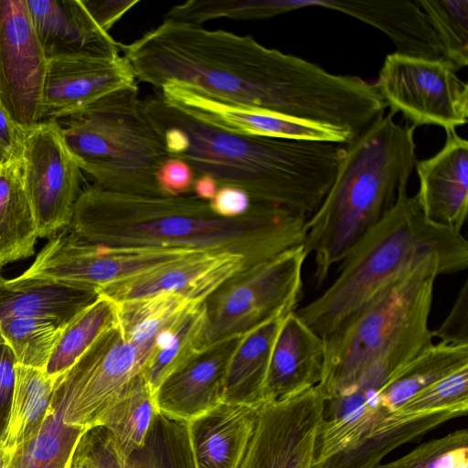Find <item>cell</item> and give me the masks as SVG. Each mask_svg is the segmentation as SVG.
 <instances>
[{"instance_id":"cell-1","label":"cell","mask_w":468,"mask_h":468,"mask_svg":"<svg viewBox=\"0 0 468 468\" xmlns=\"http://www.w3.org/2000/svg\"><path fill=\"white\" fill-rule=\"evenodd\" d=\"M122 56L136 80L159 90L184 85L210 99L280 113L354 135L367 124L372 86L330 73L300 57L267 48L250 36L164 19Z\"/></svg>"},{"instance_id":"cell-2","label":"cell","mask_w":468,"mask_h":468,"mask_svg":"<svg viewBox=\"0 0 468 468\" xmlns=\"http://www.w3.org/2000/svg\"><path fill=\"white\" fill-rule=\"evenodd\" d=\"M306 221L267 204L253 202L245 215L228 218L192 193L132 195L92 186L81 191L67 229L111 246L235 252L251 266L303 245Z\"/></svg>"},{"instance_id":"cell-3","label":"cell","mask_w":468,"mask_h":468,"mask_svg":"<svg viewBox=\"0 0 468 468\" xmlns=\"http://www.w3.org/2000/svg\"><path fill=\"white\" fill-rule=\"evenodd\" d=\"M141 109L170 157L187 162L197 176L246 192L254 203L307 218L335 177L345 144L237 134L206 123L170 105L160 94L141 100Z\"/></svg>"},{"instance_id":"cell-4","label":"cell","mask_w":468,"mask_h":468,"mask_svg":"<svg viewBox=\"0 0 468 468\" xmlns=\"http://www.w3.org/2000/svg\"><path fill=\"white\" fill-rule=\"evenodd\" d=\"M395 114L379 116L345 144L334 182L307 218L303 248L314 257L317 286L407 189L417 161L416 127L397 123Z\"/></svg>"},{"instance_id":"cell-5","label":"cell","mask_w":468,"mask_h":468,"mask_svg":"<svg viewBox=\"0 0 468 468\" xmlns=\"http://www.w3.org/2000/svg\"><path fill=\"white\" fill-rule=\"evenodd\" d=\"M434 254L447 274L468 267V241L462 233L430 221L416 197L403 190L392 209L344 258L331 285L295 313L326 337L389 282Z\"/></svg>"},{"instance_id":"cell-6","label":"cell","mask_w":468,"mask_h":468,"mask_svg":"<svg viewBox=\"0 0 468 468\" xmlns=\"http://www.w3.org/2000/svg\"><path fill=\"white\" fill-rule=\"evenodd\" d=\"M441 274L447 272L440 257L425 258L324 337L323 373L317 386L324 399L351 392L378 360L418 355L433 344L429 316L435 280Z\"/></svg>"},{"instance_id":"cell-7","label":"cell","mask_w":468,"mask_h":468,"mask_svg":"<svg viewBox=\"0 0 468 468\" xmlns=\"http://www.w3.org/2000/svg\"><path fill=\"white\" fill-rule=\"evenodd\" d=\"M137 84L101 98L61 129L68 150L95 186L132 195H162L155 175L169 157L144 115Z\"/></svg>"},{"instance_id":"cell-8","label":"cell","mask_w":468,"mask_h":468,"mask_svg":"<svg viewBox=\"0 0 468 468\" xmlns=\"http://www.w3.org/2000/svg\"><path fill=\"white\" fill-rule=\"evenodd\" d=\"M303 245L244 268L204 301L206 325L200 350L241 337L294 312L303 295Z\"/></svg>"},{"instance_id":"cell-9","label":"cell","mask_w":468,"mask_h":468,"mask_svg":"<svg viewBox=\"0 0 468 468\" xmlns=\"http://www.w3.org/2000/svg\"><path fill=\"white\" fill-rule=\"evenodd\" d=\"M196 250L93 243L65 229L50 237L30 267L16 279L52 282L97 292L106 284Z\"/></svg>"},{"instance_id":"cell-10","label":"cell","mask_w":468,"mask_h":468,"mask_svg":"<svg viewBox=\"0 0 468 468\" xmlns=\"http://www.w3.org/2000/svg\"><path fill=\"white\" fill-rule=\"evenodd\" d=\"M456 72L445 58L394 52L386 56L374 85L387 107L415 127L456 130L468 121V85Z\"/></svg>"},{"instance_id":"cell-11","label":"cell","mask_w":468,"mask_h":468,"mask_svg":"<svg viewBox=\"0 0 468 468\" xmlns=\"http://www.w3.org/2000/svg\"><path fill=\"white\" fill-rule=\"evenodd\" d=\"M118 327L101 334L56 384L52 406L66 424L90 430L145 365Z\"/></svg>"},{"instance_id":"cell-12","label":"cell","mask_w":468,"mask_h":468,"mask_svg":"<svg viewBox=\"0 0 468 468\" xmlns=\"http://www.w3.org/2000/svg\"><path fill=\"white\" fill-rule=\"evenodd\" d=\"M61 129L56 120H47L26 131L22 173L38 238L69 227L81 193V169L65 145Z\"/></svg>"},{"instance_id":"cell-13","label":"cell","mask_w":468,"mask_h":468,"mask_svg":"<svg viewBox=\"0 0 468 468\" xmlns=\"http://www.w3.org/2000/svg\"><path fill=\"white\" fill-rule=\"evenodd\" d=\"M324 403L314 386L261 405L239 468H313Z\"/></svg>"},{"instance_id":"cell-14","label":"cell","mask_w":468,"mask_h":468,"mask_svg":"<svg viewBox=\"0 0 468 468\" xmlns=\"http://www.w3.org/2000/svg\"><path fill=\"white\" fill-rule=\"evenodd\" d=\"M47 62L26 0H0V102L25 131L41 122Z\"/></svg>"},{"instance_id":"cell-15","label":"cell","mask_w":468,"mask_h":468,"mask_svg":"<svg viewBox=\"0 0 468 468\" xmlns=\"http://www.w3.org/2000/svg\"><path fill=\"white\" fill-rule=\"evenodd\" d=\"M159 94L165 101L196 119L237 134L343 144L353 140L340 130L261 109L221 102L178 83L164 85Z\"/></svg>"},{"instance_id":"cell-16","label":"cell","mask_w":468,"mask_h":468,"mask_svg":"<svg viewBox=\"0 0 468 468\" xmlns=\"http://www.w3.org/2000/svg\"><path fill=\"white\" fill-rule=\"evenodd\" d=\"M246 258L223 250H196L174 261L111 282L96 292L122 303L159 292L205 301L225 281L249 267Z\"/></svg>"},{"instance_id":"cell-17","label":"cell","mask_w":468,"mask_h":468,"mask_svg":"<svg viewBox=\"0 0 468 468\" xmlns=\"http://www.w3.org/2000/svg\"><path fill=\"white\" fill-rule=\"evenodd\" d=\"M137 84L123 56H67L48 59L41 122L73 117L101 98Z\"/></svg>"},{"instance_id":"cell-18","label":"cell","mask_w":468,"mask_h":468,"mask_svg":"<svg viewBox=\"0 0 468 468\" xmlns=\"http://www.w3.org/2000/svg\"><path fill=\"white\" fill-rule=\"evenodd\" d=\"M241 337L200 350L169 376L154 395L157 412L189 422L224 402L229 363Z\"/></svg>"},{"instance_id":"cell-19","label":"cell","mask_w":468,"mask_h":468,"mask_svg":"<svg viewBox=\"0 0 468 468\" xmlns=\"http://www.w3.org/2000/svg\"><path fill=\"white\" fill-rule=\"evenodd\" d=\"M420 188L415 195L430 221L460 232L468 211V142L455 129L446 130L443 147L416 161Z\"/></svg>"},{"instance_id":"cell-20","label":"cell","mask_w":468,"mask_h":468,"mask_svg":"<svg viewBox=\"0 0 468 468\" xmlns=\"http://www.w3.org/2000/svg\"><path fill=\"white\" fill-rule=\"evenodd\" d=\"M99 468H196L187 422L156 413L144 445L123 455L103 427L88 430L77 449Z\"/></svg>"},{"instance_id":"cell-21","label":"cell","mask_w":468,"mask_h":468,"mask_svg":"<svg viewBox=\"0 0 468 468\" xmlns=\"http://www.w3.org/2000/svg\"><path fill=\"white\" fill-rule=\"evenodd\" d=\"M26 2L47 60L67 56H121L123 45L96 26L80 0Z\"/></svg>"},{"instance_id":"cell-22","label":"cell","mask_w":468,"mask_h":468,"mask_svg":"<svg viewBox=\"0 0 468 468\" xmlns=\"http://www.w3.org/2000/svg\"><path fill=\"white\" fill-rule=\"evenodd\" d=\"M301 6H321L365 22L386 34L395 44L397 53L444 58L439 39L416 0H304Z\"/></svg>"},{"instance_id":"cell-23","label":"cell","mask_w":468,"mask_h":468,"mask_svg":"<svg viewBox=\"0 0 468 468\" xmlns=\"http://www.w3.org/2000/svg\"><path fill=\"white\" fill-rule=\"evenodd\" d=\"M324 357V338L294 312L288 314L276 336L265 384L264 403L317 386Z\"/></svg>"},{"instance_id":"cell-24","label":"cell","mask_w":468,"mask_h":468,"mask_svg":"<svg viewBox=\"0 0 468 468\" xmlns=\"http://www.w3.org/2000/svg\"><path fill=\"white\" fill-rule=\"evenodd\" d=\"M259 408L222 402L187 422L196 468H239Z\"/></svg>"},{"instance_id":"cell-25","label":"cell","mask_w":468,"mask_h":468,"mask_svg":"<svg viewBox=\"0 0 468 468\" xmlns=\"http://www.w3.org/2000/svg\"><path fill=\"white\" fill-rule=\"evenodd\" d=\"M460 416L463 415L455 410L411 416L392 413L356 443L313 468H374L396 448Z\"/></svg>"},{"instance_id":"cell-26","label":"cell","mask_w":468,"mask_h":468,"mask_svg":"<svg viewBox=\"0 0 468 468\" xmlns=\"http://www.w3.org/2000/svg\"><path fill=\"white\" fill-rule=\"evenodd\" d=\"M285 316L272 319L243 335L229 363L224 402L260 408L273 345Z\"/></svg>"},{"instance_id":"cell-27","label":"cell","mask_w":468,"mask_h":468,"mask_svg":"<svg viewBox=\"0 0 468 468\" xmlns=\"http://www.w3.org/2000/svg\"><path fill=\"white\" fill-rule=\"evenodd\" d=\"M7 293L0 298V320L40 317L65 325L98 297L93 291L45 281L15 278L7 280Z\"/></svg>"},{"instance_id":"cell-28","label":"cell","mask_w":468,"mask_h":468,"mask_svg":"<svg viewBox=\"0 0 468 468\" xmlns=\"http://www.w3.org/2000/svg\"><path fill=\"white\" fill-rule=\"evenodd\" d=\"M37 229L21 161L0 165V268L34 254Z\"/></svg>"},{"instance_id":"cell-29","label":"cell","mask_w":468,"mask_h":468,"mask_svg":"<svg viewBox=\"0 0 468 468\" xmlns=\"http://www.w3.org/2000/svg\"><path fill=\"white\" fill-rule=\"evenodd\" d=\"M202 302L175 292H159L115 303L118 327L122 337L133 344L147 362L159 335Z\"/></svg>"},{"instance_id":"cell-30","label":"cell","mask_w":468,"mask_h":468,"mask_svg":"<svg viewBox=\"0 0 468 468\" xmlns=\"http://www.w3.org/2000/svg\"><path fill=\"white\" fill-rule=\"evenodd\" d=\"M58 378L42 369L15 365L8 420L0 446L15 452L37 432L51 407Z\"/></svg>"},{"instance_id":"cell-31","label":"cell","mask_w":468,"mask_h":468,"mask_svg":"<svg viewBox=\"0 0 468 468\" xmlns=\"http://www.w3.org/2000/svg\"><path fill=\"white\" fill-rule=\"evenodd\" d=\"M466 365L468 346L433 343L378 392V406L394 413L416 393Z\"/></svg>"},{"instance_id":"cell-32","label":"cell","mask_w":468,"mask_h":468,"mask_svg":"<svg viewBox=\"0 0 468 468\" xmlns=\"http://www.w3.org/2000/svg\"><path fill=\"white\" fill-rule=\"evenodd\" d=\"M156 413L154 395L141 373L100 416L95 427L105 428L117 449L128 455L144 445Z\"/></svg>"},{"instance_id":"cell-33","label":"cell","mask_w":468,"mask_h":468,"mask_svg":"<svg viewBox=\"0 0 468 468\" xmlns=\"http://www.w3.org/2000/svg\"><path fill=\"white\" fill-rule=\"evenodd\" d=\"M205 325L206 311L202 302L159 335L142 370L153 395L169 376L200 351Z\"/></svg>"},{"instance_id":"cell-34","label":"cell","mask_w":468,"mask_h":468,"mask_svg":"<svg viewBox=\"0 0 468 468\" xmlns=\"http://www.w3.org/2000/svg\"><path fill=\"white\" fill-rule=\"evenodd\" d=\"M116 324V303L98 295L63 326L45 371L56 378L63 375L101 334Z\"/></svg>"},{"instance_id":"cell-35","label":"cell","mask_w":468,"mask_h":468,"mask_svg":"<svg viewBox=\"0 0 468 468\" xmlns=\"http://www.w3.org/2000/svg\"><path fill=\"white\" fill-rule=\"evenodd\" d=\"M86 431L66 424L51 404L37 432L14 452L10 468H69Z\"/></svg>"},{"instance_id":"cell-36","label":"cell","mask_w":468,"mask_h":468,"mask_svg":"<svg viewBox=\"0 0 468 468\" xmlns=\"http://www.w3.org/2000/svg\"><path fill=\"white\" fill-rule=\"evenodd\" d=\"M63 326L48 318L7 317L0 320V338L16 364L45 370Z\"/></svg>"},{"instance_id":"cell-37","label":"cell","mask_w":468,"mask_h":468,"mask_svg":"<svg viewBox=\"0 0 468 468\" xmlns=\"http://www.w3.org/2000/svg\"><path fill=\"white\" fill-rule=\"evenodd\" d=\"M426 14L443 51L459 69L468 65V0H416Z\"/></svg>"},{"instance_id":"cell-38","label":"cell","mask_w":468,"mask_h":468,"mask_svg":"<svg viewBox=\"0 0 468 468\" xmlns=\"http://www.w3.org/2000/svg\"><path fill=\"white\" fill-rule=\"evenodd\" d=\"M441 410L468 411V365L461 367L424 388L394 413L420 415Z\"/></svg>"},{"instance_id":"cell-39","label":"cell","mask_w":468,"mask_h":468,"mask_svg":"<svg viewBox=\"0 0 468 468\" xmlns=\"http://www.w3.org/2000/svg\"><path fill=\"white\" fill-rule=\"evenodd\" d=\"M374 468H468V431L457 430L431 440L406 455Z\"/></svg>"},{"instance_id":"cell-40","label":"cell","mask_w":468,"mask_h":468,"mask_svg":"<svg viewBox=\"0 0 468 468\" xmlns=\"http://www.w3.org/2000/svg\"><path fill=\"white\" fill-rule=\"evenodd\" d=\"M431 334L444 344L468 346V281L462 286L444 321Z\"/></svg>"},{"instance_id":"cell-41","label":"cell","mask_w":468,"mask_h":468,"mask_svg":"<svg viewBox=\"0 0 468 468\" xmlns=\"http://www.w3.org/2000/svg\"><path fill=\"white\" fill-rule=\"evenodd\" d=\"M197 174L183 159L167 157L158 167L155 181L159 192L165 196H182L192 193Z\"/></svg>"},{"instance_id":"cell-42","label":"cell","mask_w":468,"mask_h":468,"mask_svg":"<svg viewBox=\"0 0 468 468\" xmlns=\"http://www.w3.org/2000/svg\"><path fill=\"white\" fill-rule=\"evenodd\" d=\"M82 5L96 24L105 33L117 23L140 0H80Z\"/></svg>"},{"instance_id":"cell-43","label":"cell","mask_w":468,"mask_h":468,"mask_svg":"<svg viewBox=\"0 0 468 468\" xmlns=\"http://www.w3.org/2000/svg\"><path fill=\"white\" fill-rule=\"evenodd\" d=\"M26 131L18 126L0 102V165L21 161Z\"/></svg>"},{"instance_id":"cell-44","label":"cell","mask_w":468,"mask_h":468,"mask_svg":"<svg viewBox=\"0 0 468 468\" xmlns=\"http://www.w3.org/2000/svg\"><path fill=\"white\" fill-rule=\"evenodd\" d=\"M208 204L211 210L218 217L232 218L248 213L253 202L243 190L230 186H222Z\"/></svg>"},{"instance_id":"cell-45","label":"cell","mask_w":468,"mask_h":468,"mask_svg":"<svg viewBox=\"0 0 468 468\" xmlns=\"http://www.w3.org/2000/svg\"><path fill=\"white\" fill-rule=\"evenodd\" d=\"M15 365L12 351L0 338V440L8 420L15 381Z\"/></svg>"},{"instance_id":"cell-46","label":"cell","mask_w":468,"mask_h":468,"mask_svg":"<svg viewBox=\"0 0 468 468\" xmlns=\"http://www.w3.org/2000/svg\"><path fill=\"white\" fill-rule=\"evenodd\" d=\"M219 185L215 178L201 175L195 179L192 194L201 200L209 202L215 197Z\"/></svg>"},{"instance_id":"cell-47","label":"cell","mask_w":468,"mask_h":468,"mask_svg":"<svg viewBox=\"0 0 468 468\" xmlns=\"http://www.w3.org/2000/svg\"><path fill=\"white\" fill-rule=\"evenodd\" d=\"M72 463L80 468H99L92 461L78 451H75Z\"/></svg>"},{"instance_id":"cell-48","label":"cell","mask_w":468,"mask_h":468,"mask_svg":"<svg viewBox=\"0 0 468 468\" xmlns=\"http://www.w3.org/2000/svg\"><path fill=\"white\" fill-rule=\"evenodd\" d=\"M14 452L7 451L0 446V468H10Z\"/></svg>"},{"instance_id":"cell-49","label":"cell","mask_w":468,"mask_h":468,"mask_svg":"<svg viewBox=\"0 0 468 468\" xmlns=\"http://www.w3.org/2000/svg\"><path fill=\"white\" fill-rule=\"evenodd\" d=\"M8 292L7 287V280H5L1 274H0V298H2L4 295H5Z\"/></svg>"},{"instance_id":"cell-50","label":"cell","mask_w":468,"mask_h":468,"mask_svg":"<svg viewBox=\"0 0 468 468\" xmlns=\"http://www.w3.org/2000/svg\"><path fill=\"white\" fill-rule=\"evenodd\" d=\"M69 468H80V466H78L77 464L71 463V465Z\"/></svg>"}]
</instances>
